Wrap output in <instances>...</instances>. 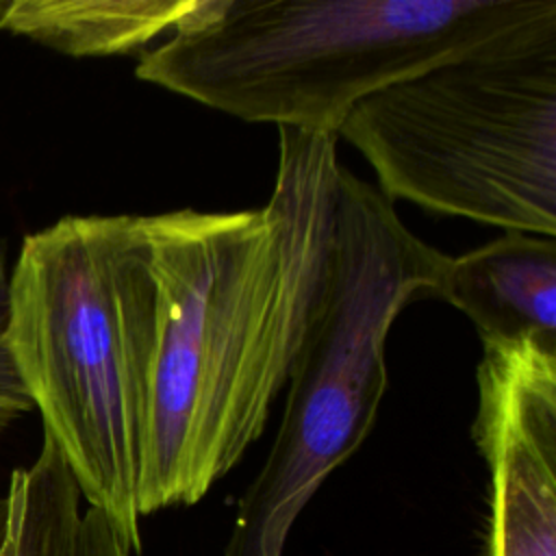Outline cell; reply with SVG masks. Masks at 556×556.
Wrapping results in <instances>:
<instances>
[{
    "label": "cell",
    "mask_w": 556,
    "mask_h": 556,
    "mask_svg": "<svg viewBox=\"0 0 556 556\" xmlns=\"http://www.w3.org/2000/svg\"><path fill=\"white\" fill-rule=\"evenodd\" d=\"M278 135L261 208L141 215L156 321L139 517L195 504L239 463L317 311L334 239L337 135Z\"/></svg>",
    "instance_id": "cell-1"
},
{
    "label": "cell",
    "mask_w": 556,
    "mask_h": 556,
    "mask_svg": "<svg viewBox=\"0 0 556 556\" xmlns=\"http://www.w3.org/2000/svg\"><path fill=\"white\" fill-rule=\"evenodd\" d=\"M156 285L141 215H67L30 232L11 269V361L89 508L141 552Z\"/></svg>",
    "instance_id": "cell-2"
},
{
    "label": "cell",
    "mask_w": 556,
    "mask_h": 556,
    "mask_svg": "<svg viewBox=\"0 0 556 556\" xmlns=\"http://www.w3.org/2000/svg\"><path fill=\"white\" fill-rule=\"evenodd\" d=\"M556 0H193L135 67L243 122L337 135L367 96L456 59Z\"/></svg>",
    "instance_id": "cell-3"
},
{
    "label": "cell",
    "mask_w": 556,
    "mask_h": 556,
    "mask_svg": "<svg viewBox=\"0 0 556 556\" xmlns=\"http://www.w3.org/2000/svg\"><path fill=\"white\" fill-rule=\"evenodd\" d=\"M337 137L389 202L556 237V2L367 96Z\"/></svg>",
    "instance_id": "cell-4"
},
{
    "label": "cell",
    "mask_w": 556,
    "mask_h": 556,
    "mask_svg": "<svg viewBox=\"0 0 556 556\" xmlns=\"http://www.w3.org/2000/svg\"><path fill=\"white\" fill-rule=\"evenodd\" d=\"M445 258L378 187L339 167L326 285L287 380L278 434L222 556H282L302 508L367 439L387 391L389 330L408 302L434 293Z\"/></svg>",
    "instance_id": "cell-5"
},
{
    "label": "cell",
    "mask_w": 556,
    "mask_h": 556,
    "mask_svg": "<svg viewBox=\"0 0 556 556\" xmlns=\"http://www.w3.org/2000/svg\"><path fill=\"white\" fill-rule=\"evenodd\" d=\"M473 441L491 476L489 556H556V350L484 341Z\"/></svg>",
    "instance_id": "cell-6"
},
{
    "label": "cell",
    "mask_w": 556,
    "mask_h": 556,
    "mask_svg": "<svg viewBox=\"0 0 556 556\" xmlns=\"http://www.w3.org/2000/svg\"><path fill=\"white\" fill-rule=\"evenodd\" d=\"M434 298L463 311L480 341H536L556 350V237L506 230L447 256Z\"/></svg>",
    "instance_id": "cell-7"
},
{
    "label": "cell",
    "mask_w": 556,
    "mask_h": 556,
    "mask_svg": "<svg viewBox=\"0 0 556 556\" xmlns=\"http://www.w3.org/2000/svg\"><path fill=\"white\" fill-rule=\"evenodd\" d=\"M193 0H4L0 30L67 56H111L172 30Z\"/></svg>",
    "instance_id": "cell-8"
},
{
    "label": "cell",
    "mask_w": 556,
    "mask_h": 556,
    "mask_svg": "<svg viewBox=\"0 0 556 556\" xmlns=\"http://www.w3.org/2000/svg\"><path fill=\"white\" fill-rule=\"evenodd\" d=\"M80 489L50 437L0 497V556H76Z\"/></svg>",
    "instance_id": "cell-9"
},
{
    "label": "cell",
    "mask_w": 556,
    "mask_h": 556,
    "mask_svg": "<svg viewBox=\"0 0 556 556\" xmlns=\"http://www.w3.org/2000/svg\"><path fill=\"white\" fill-rule=\"evenodd\" d=\"M76 556H130V552L104 513L87 508L80 519Z\"/></svg>",
    "instance_id": "cell-10"
},
{
    "label": "cell",
    "mask_w": 556,
    "mask_h": 556,
    "mask_svg": "<svg viewBox=\"0 0 556 556\" xmlns=\"http://www.w3.org/2000/svg\"><path fill=\"white\" fill-rule=\"evenodd\" d=\"M30 410L33 402L20 382L4 337H0V434Z\"/></svg>",
    "instance_id": "cell-11"
},
{
    "label": "cell",
    "mask_w": 556,
    "mask_h": 556,
    "mask_svg": "<svg viewBox=\"0 0 556 556\" xmlns=\"http://www.w3.org/2000/svg\"><path fill=\"white\" fill-rule=\"evenodd\" d=\"M9 308H11V269L7 265V252L0 239V337H4L7 332Z\"/></svg>",
    "instance_id": "cell-12"
}]
</instances>
